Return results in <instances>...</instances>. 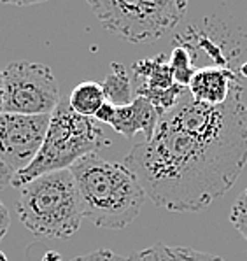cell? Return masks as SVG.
Returning a JSON list of instances; mask_svg holds the SVG:
<instances>
[{
	"label": "cell",
	"instance_id": "6da1fadb",
	"mask_svg": "<svg viewBox=\"0 0 247 261\" xmlns=\"http://www.w3.org/2000/svg\"><path fill=\"white\" fill-rule=\"evenodd\" d=\"M244 88L223 106H204L186 91L160 116L151 140L137 144L125 165L146 196L169 212H200L225 196L247 163Z\"/></svg>",
	"mask_w": 247,
	"mask_h": 261
},
{
	"label": "cell",
	"instance_id": "7a4b0ae2",
	"mask_svg": "<svg viewBox=\"0 0 247 261\" xmlns=\"http://www.w3.org/2000/svg\"><path fill=\"white\" fill-rule=\"evenodd\" d=\"M85 218L97 228L123 230L137 219L147 198L137 175L125 163L103 160L97 152L70 167Z\"/></svg>",
	"mask_w": 247,
	"mask_h": 261
},
{
	"label": "cell",
	"instance_id": "3957f363",
	"mask_svg": "<svg viewBox=\"0 0 247 261\" xmlns=\"http://www.w3.org/2000/svg\"><path fill=\"white\" fill-rule=\"evenodd\" d=\"M16 211L26 230L46 239H69L85 219L70 168L51 172L25 184L16 200Z\"/></svg>",
	"mask_w": 247,
	"mask_h": 261
},
{
	"label": "cell",
	"instance_id": "277c9868",
	"mask_svg": "<svg viewBox=\"0 0 247 261\" xmlns=\"http://www.w3.org/2000/svg\"><path fill=\"white\" fill-rule=\"evenodd\" d=\"M111 140L103 135L102 128L93 118H85L74 112L69 100L62 98L57 109L51 112V121L46 139L26 168L16 172L11 186H25L30 180L70 168L81 158L109 146Z\"/></svg>",
	"mask_w": 247,
	"mask_h": 261
},
{
	"label": "cell",
	"instance_id": "5b68a950",
	"mask_svg": "<svg viewBox=\"0 0 247 261\" xmlns=\"http://www.w3.org/2000/svg\"><path fill=\"white\" fill-rule=\"evenodd\" d=\"M88 6L107 32L133 44L160 39L179 25L189 7L182 0H90Z\"/></svg>",
	"mask_w": 247,
	"mask_h": 261
},
{
	"label": "cell",
	"instance_id": "8992f818",
	"mask_svg": "<svg viewBox=\"0 0 247 261\" xmlns=\"http://www.w3.org/2000/svg\"><path fill=\"white\" fill-rule=\"evenodd\" d=\"M62 100L54 74L47 65L14 62L4 69V112L51 114Z\"/></svg>",
	"mask_w": 247,
	"mask_h": 261
},
{
	"label": "cell",
	"instance_id": "52a82bcc",
	"mask_svg": "<svg viewBox=\"0 0 247 261\" xmlns=\"http://www.w3.org/2000/svg\"><path fill=\"white\" fill-rule=\"evenodd\" d=\"M51 114H0V156L14 172L26 168L41 151Z\"/></svg>",
	"mask_w": 247,
	"mask_h": 261
},
{
	"label": "cell",
	"instance_id": "ba28073f",
	"mask_svg": "<svg viewBox=\"0 0 247 261\" xmlns=\"http://www.w3.org/2000/svg\"><path fill=\"white\" fill-rule=\"evenodd\" d=\"M238 90H242V84L235 72L225 65L197 69L188 86L189 95L204 106H223Z\"/></svg>",
	"mask_w": 247,
	"mask_h": 261
},
{
	"label": "cell",
	"instance_id": "9c48e42d",
	"mask_svg": "<svg viewBox=\"0 0 247 261\" xmlns=\"http://www.w3.org/2000/svg\"><path fill=\"white\" fill-rule=\"evenodd\" d=\"M160 121V114L154 106L144 96H135L133 102L125 107H116L114 118L109 126L114 132L125 135L126 139H133L139 132L144 134V140H151L154 130Z\"/></svg>",
	"mask_w": 247,
	"mask_h": 261
},
{
	"label": "cell",
	"instance_id": "30bf717a",
	"mask_svg": "<svg viewBox=\"0 0 247 261\" xmlns=\"http://www.w3.org/2000/svg\"><path fill=\"white\" fill-rule=\"evenodd\" d=\"M165 56L167 55L161 53L156 58L141 60L133 65V72L144 81V84L139 88V96L149 98V96L165 93L177 86V83L174 81L172 70H170V63Z\"/></svg>",
	"mask_w": 247,
	"mask_h": 261
},
{
	"label": "cell",
	"instance_id": "8fae6325",
	"mask_svg": "<svg viewBox=\"0 0 247 261\" xmlns=\"http://www.w3.org/2000/svg\"><path fill=\"white\" fill-rule=\"evenodd\" d=\"M105 95H103L102 84L95 81H85L72 90L69 96V106L74 112L85 118H95L98 109L105 103Z\"/></svg>",
	"mask_w": 247,
	"mask_h": 261
},
{
	"label": "cell",
	"instance_id": "7c38bea8",
	"mask_svg": "<svg viewBox=\"0 0 247 261\" xmlns=\"http://www.w3.org/2000/svg\"><path fill=\"white\" fill-rule=\"evenodd\" d=\"M102 90L103 95H105V100L113 103L114 107H125L133 102V91H131L128 72L121 63H111V72L103 79Z\"/></svg>",
	"mask_w": 247,
	"mask_h": 261
},
{
	"label": "cell",
	"instance_id": "4fadbf2b",
	"mask_svg": "<svg viewBox=\"0 0 247 261\" xmlns=\"http://www.w3.org/2000/svg\"><path fill=\"white\" fill-rule=\"evenodd\" d=\"M170 70H172L174 81L182 88H188L191 83V77L195 75L197 69L193 67L191 60V51L186 46H175L172 55L169 58Z\"/></svg>",
	"mask_w": 247,
	"mask_h": 261
},
{
	"label": "cell",
	"instance_id": "5bb4252c",
	"mask_svg": "<svg viewBox=\"0 0 247 261\" xmlns=\"http://www.w3.org/2000/svg\"><path fill=\"white\" fill-rule=\"evenodd\" d=\"M126 261H186V247H172L154 244V246L133 252Z\"/></svg>",
	"mask_w": 247,
	"mask_h": 261
},
{
	"label": "cell",
	"instance_id": "9a60e30c",
	"mask_svg": "<svg viewBox=\"0 0 247 261\" xmlns=\"http://www.w3.org/2000/svg\"><path fill=\"white\" fill-rule=\"evenodd\" d=\"M230 221L247 240V190L242 191L235 200V203L232 205V212H230Z\"/></svg>",
	"mask_w": 247,
	"mask_h": 261
},
{
	"label": "cell",
	"instance_id": "2e32d148",
	"mask_svg": "<svg viewBox=\"0 0 247 261\" xmlns=\"http://www.w3.org/2000/svg\"><path fill=\"white\" fill-rule=\"evenodd\" d=\"M72 261H126V258L116 254L111 249H97L93 252H88L85 256H79V258H74Z\"/></svg>",
	"mask_w": 247,
	"mask_h": 261
},
{
	"label": "cell",
	"instance_id": "e0dca14e",
	"mask_svg": "<svg viewBox=\"0 0 247 261\" xmlns=\"http://www.w3.org/2000/svg\"><path fill=\"white\" fill-rule=\"evenodd\" d=\"M114 111H116V107L113 106V103H109V102H105L103 106L98 109V112L95 114V121L97 123H105V124H109L111 121H113V118H114Z\"/></svg>",
	"mask_w": 247,
	"mask_h": 261
},
{
	"label": "cell",
	"instance_id": "ac0fdd59",
	"mask_svg": "<svg viewBox=\"0 0 247 261\" xmlns=\"http://www.w3.org/2000/svg\"><path fill=\"white\" fill-rule=\"evenodd\" d=\"M14 174H16V172L9 165H7V163L2 160V156H0V190H4V188L11 186Z\"/></svg>",
	"mask_w": 247,
	"mask_h": 261
},
{
	"label": "cell",
	"instance_id": "d6986e66",
	"mask_svg": "<svg viewBox=\"0 0 247 261\" xmlns=\"http://www.w3.org/2000/svg\"><path fill=\"white\" fill-rule=\"evenodd\" d=\"M186 261H225L223 258H217V256L207 254V252H200L195 251V249L186 247Z\"/></svg>",
	"mask_w": 247,
	"mask_h": 261
},
{
	"label": "cell",
	"instance_id": "ffe728a7",
	"mask_svg": "<svg viewBox=\"0 0 247 261\" xmlns=\"http://www.w3.org/2000/svg\"><path fill=\"white\" fill-rule=\"evenodd\" d=\"M9 224H11V218H9V211L6 208L2 202H0V242L4 240V237L9 231Z\"/></svg>",
	"mask_w": 247,
	"mask_h": 261
},
{
	"label": "cell",
	"instance_id": "44dd1931",
	"mask_svg": "<svg viewBox=\"0 0 247 261\" xmlns=\"http://www.w3.org/2000/svg\"><path fill=\"white\" fill-rule=\"evenodd\" d=\"M4 112V70L0 69V114Z\"/></svg>",
	"mask_w": 247,
	"mask_h": 261
},
{
	"label": "cell",
	"instance_id": "7402d4cb",
	"mask_svg": "<svg viewBox=\"0 0 247 261\" xmlns=\"http://www.w3.org/2000/svg\"><path fill=\"white\" fill-rule=\"evenodd\" d=\"M0 261H9V259H7V256H6V252H2V251H0Z\"/></svg>",
	"mask_w": 247,
	"mask_h": 261
}]
</instances>
